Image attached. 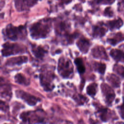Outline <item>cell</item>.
<instances>
[{"instance_id": "obj_1", "label": "cell", "mask_w": 124, "mask_h": 124, "mask_svg": "<svg viewBox=\"0 0 124 124\" xmlns=\"http://www.w3.org/2000/svg\"><path fill=\"white\" fill-rule=\"evenodd\" d=\"M51 30L50 18L42 19L33 24L30 28L31 35L36 39L47 37Z\"/></svg>"}, {"instance_id": "obj_2", "label": "cell", "mask_w": 124, "mask_h": 124, "mask_svg": "<svg viewBox=\"0 0 124 124\" xmlns=\"http://www.w3.org/2000/svg\"><path fill=\"white\" fill-rule=\"evenodd\" d=\"M26 34V28L23 26L15 27L12 24H9L4 31V35L8 39L13 41L23 39Z\"/></svg>"}, {"instance_id": "obj_3", "label": "cell", "mask_w": 124, "mask_h": 124, "mask_svg": "<svg viewBox=\"0 0 124 124\" xmlns=\"http://www.w3.org/2000/svg\"><path fill=\"white\" fill-rule=\"evenodd\" d=\"M58 71L64 78H68L73 74V66L68 59L61 58L58 62Z\"/></svg>"}, {"instance_id": "obj_4", "label": "cell", "mask_w": 124, "mask_h": 124, "mask_svg": "<svg viewBox=\"0 0 124 124\" xmlns=\"http://www.w3.org/2000/svg\"><path fill=\"white\" fill-rule=\"evenodd\" d=\"M25 52L24 47L18 44L7 42L2 45L1 54L3 56L7 57L12 55L23 53Z\"/></svg>"}, {"instance_id": "obj_5", "label": "cell", "mask_w": 124, "mask_h": 124, "mask_svg": "<svg viewBox=\"0 0 124 124\" xmlns=\"http://www.w3.org/2000/svg\"><path fill=\"white\" fill-rule=\"evenodd\" d=\"M54 76L55 75L52 72L49 71L43 72L40 74V82L45 90H52L53 87L52 85V82L54 78Z\"/></svg>"}, {"instance_id": "obj_6", "label": "cell", "mask_w": 124, "mask_h": 124, "mask_svg": "<svg viewBox=\"0 0 124 124\" xmlns=\"http://www.w3.org/2000/svg\"><path fill=\"white\" fill-rule=\"evenodd\" d=\"M40 0H15L16 9L19 12L28 10Z\"/></svg>"}, {"instance_id": "obj_7", "label": "cell", "mask_w": 124, "mask_h": 124, "mask_svg": "<svg viewBox=\"0 0 124 124\" xmlns=\"http://www.w3.org/2000/svg\"><path fill=\"white\" fill-rule=\"evenodd\" d=\"M17 96L20 97L25 101L28 104L31 106L35 105L39 100V99L32 95L27 93L22 90H17L16 92Z\"/></svg>"}, {"instance_id": "obj_8", "label": "cell", "mask_w": 124, "mask_h": 124, "mask_svg": "<svg viewBox=\"0 0 124 124\" xmlns=\"http://www.w3.org/2000/svg\"><path fill=\"white\" fill-rule=\"evenodd\" d=\"M28 61V58L26 56H20L16 58H12L8 59L6 64L10 66H13L15 65H20L23 63L26 62Z\"/></svg>"}, {"instance_id": "obj_9", "label": "cell", "mask_w": 124, "mask_h": 124, "mask_svg": "<svg viewBox=\"0 0 124 124\" xmlns=\"http://www.w3.org/2000/svg\"><path fill=\"white\" fill-rule=\"evenodd\" d=\"M77 45L79 50L82 53H86L88 52L91 44L87 39L85 38H81L79 39L77 42Z\"/></svg>"}, {"instance_id": "obj_10", "label": "cell", "mask_w": 124, "mask_h": 124, "mask_svg": "<svg viewBox=\"0 0 124 124\" xmlns=\"http://www.w3.org/2000/svg\"><path fill=\"white\" fill-rule=\"evenodd\" d=\"M31 51L33 55L38 58H42L47 53V50L41 46H37L35 45H32Z\"/></svg>"}, {"instance_id": "obj_11", "label": "cell", "mask_w": 124, "mask_h": 124, "mask_svg": "<svg viewBox=\"0 0 124 124\" xmlns=\"http://www.w3.org/2000/svg\"><path fill=\"white\" fill-rule=\"evenodd\" d=\"M92 53L93 56L96 58H103L106 59L107 56L104 48L100 46H95L92 49Z\"/></svg>"}, {"instance_id": "obj_12", "label": "cell", "mask_w": 124, "mask_h": 124, "mask_svg": "<svg viewBox=\"0 0 124 124\" xmlns=\"http://www.w3.org/2000/svg\"><path fill=\"white\" fill-rule=\"evenodd\" d=\"M106 32V30L105 29L101 26H98L96 25L93 27V35L95 37H101L104 34H105Z\"/></svg>"}, {"instance_id": "obj_13", "label": "cell", "mask_w": 124, "mask_h": 124, "mask_svg": "<svg viewBox=\"0 0 124 124\" xmlns=\"http://www.w3.org/2000/svg\"><path fill=\"white\" fill-rule=\"evenodd\" d=\"M15 82L19 84L28 85L30 83L29 81H28L27 79L24 77V76L22 75L21 73H18L16 74L15 76Z\"/></svg>"}, {"instance_id": "obj_14", "label": "cell", "mask_w": 124, "mask_h": 124, "mask_svg": "<svg viewBox=\"0 0 124 124\" xmlns=\"http://www.w3.org/2000/svg\"><path fill=\"white\" fill-rule=\"evenodd\" d=\"M75 63L77 66L78 71L79 74H83L84 73L85 67L81 59L79 58H76L75 60Z\"/></svg>"}, {"instance_id": "obj_15", "label": "cell", "mask_w": 124, "mask_h": 124, "mask_svg": "<svg viewBox=\"0 0 124 124\" xmlns=\"http://www.w3.org/2000/svg\"><path fill=\"white\" fill-rule=\"evenodd\" d=\"M107 85L106 84H102L101 86L102 89V91L105 94L107 100L108 102H110V100H111V99H112L113 98V96L114 94L113 93H111V92H110V90H108V86H107Z\"/></svg>"}, {"instance_id": "obj_16", "label": "cell", "mask_w": 124, "mask_h": 124, "mask_svg": "<svg viewBox=\"0 0 124 124\" xmlns=\"http://www.w3.org/2000/svg\"><path fill=\"white\" fill-rule=\"evenodd\" d=\"M97 86V85L95 83H92L89 85L87 87V89H86L87 93L91 96H94L96 93Z\"/></svg>"}, {"instance_id": "obj_17", "label": "cell", "mask_w": 124, "mask_h": 124, "mask_svg": "<svg viewBox=\"0 0 124 124\" xmlns=\"http://www.w3.org/2000/svg\"><path fill=\"white\" fill-rule=\"evenodd\" d=\"M94 68L99 73L103 74L105 71L106 65L101 63H95Z\"/></svg>"}, {"instance_id": "obj_18", "label": "cell", "mask_w": 124, "mask_h": 124, "mask_svg": "<svg viewBox=\"0 0 124 124\" xmlns=\"http://www.w3.org/2000/svg\"><path fill=\"white\" fill-rule=\"evenodd\" d=\"M57 31L59 33H61L62 31H64L67 29V25L64 22H60L57 25Z\"/></svg>"}, {"instance_id": "obj_19", "label": "cell", "mask_w": 124, "mask_h": 124, "mask_svg": "<svg viewBox=\"0 0 124 124\" xmlns=\"http://www.w3.org/2000/svg\"><path fill=\"white\" fill-rule=\"evenodd\" d=\"M108 24L111 28H114L121 26L123 24V22L121 19H119L110 21L108 22Z\"/></svg>"}, {"instance_id": "obj_20", "label": "cell", "mask_w": 124, "mask_h": 124, "mask_svg": "<svg viewBox=\"0 0 124 124\" xmlns=\"http://www.w3.org/2000/svg\"><path fill=\"white\" fill-rule=\"evenodd\" d=\"M115 0H94V2L96 4H111Z\"/></svg>"}, {"instance_id": "obj_21", "label": "cell", "mask_w": 124, "mask_h": 124, "mask_svg": "<svg viewBox=\"0 0 124 124\" xmlns=\"http://www.w3.org/2000/svg\"><path fill=\"white\" fill-rule=\"evenodd\" d=\"M105 14L107 16H112V12H111V11L108 8L106 9L105 12Z\"/></svg>"}, {"instance_id": "obj_22", "label": "cell", "mask_w": 124, "mask_h": 124, "mask_svg": "<svg viewBox=\"0 0 124 124\" xmlns=\"http://www.w3.org/2000/svg\"><path fill=\"white\" fill-rule=\"evenodd\" d=\"M0 105H1V107H0V108H1V109L3 108H2V106H3V105H2V103H0ZM4 105H3V106H4V110H5V109H7V108H5V106H6V105H5L4 103Z\"/></svg>"}, {"instance_id": "obj_23", "label": "cell", "mask_w": 124, "mask_h": 124, "mask_svg": "<svg viewBox=\"0 0 124 124\" xmlns=\"http://www.w3.org/2000/svg\"><path fill=\"white\" fill-rule=\"evenodd\" d=\"M80 1H82L83 2H84V1H85V0H79Z\"/></svg>"}, {"instance_id": "obj_24", "label": "cell", "mask_w": 124, "mask_h": 124, "mask_svg": "<svg viewBox=\"0 0 124 124\" xmlns=\"http://www.w3.org/2000/svg\"></svg>"}]
</instances>
